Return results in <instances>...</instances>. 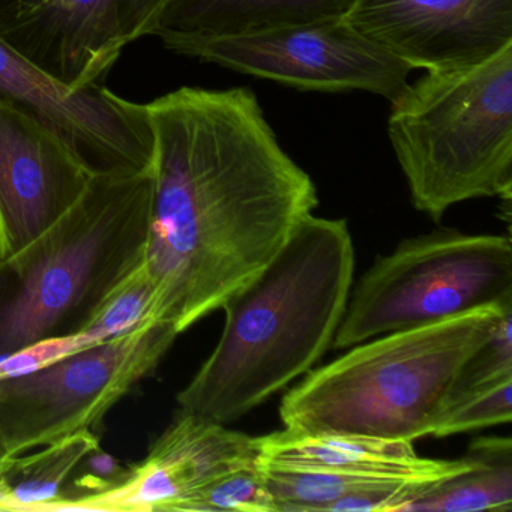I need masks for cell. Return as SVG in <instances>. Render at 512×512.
I'll list each match as a JSON object with an SVG mask.
<instances>
[{
	"instance_id": "3",
	"label": "cell",
	"mask_w": 512,
	"mask_h": 512,
	"mask_svg": "<svg viewBox=\"0 0 512 512\" xmlns=\"http://www.w3.org/2000/svg\"><path fill=\"white\" fill-rule=\"evenodd\" d=\"M152 194L154 170L94 175L58 223L0 260V361L85 329L145 262Z\"/></svg>"
},
{
	"instance_id": "5",
	"label": "cell",
	"mask_w": 512,
	"mask_h": 512,
	"mask_svg": "<svg viewBox=\"0 0 512 512\" xmlns=\"http://www.w3.org/2000/svg\"><path fill=\"white\" fill-rule=\"evenodd\" d=\"M388 137L412 205L431 220L467 200H511L512 44L409 83L391 101Z\"/></svg>"
},
{
	"instance_id": "7",
	"label": "cell",
	"mask_w": 512,
	"mask_h": 512,
	"mask_svg": "<svg viewBox=\"0 0 512 512\" xmlns=\"http://www.w3.org/2000/svg\"><path fill=\"white\" fill-rule=\"evenodd\" d=\"M179 332L151 320L22 373L0 376V434L11 454L94 430L163 361Z\"/></svg>"
},
{
	"instance_id": "18",
	"label": "cell",
	"mask_w": 512,
	"mask_h": 512,
	"mask_svg": "<svg viewBox=\"0 0 512 512\" xmlns=\"http://www.w3.org/2000/svg\"><path fill=\"white\" fill-rule=\"evenodd\" d=\"M262 467L278 512H326L332 503L349 494L400 484V481L332 470L292 469L263 464Z\"/></svg>"
},
{
	"instance_id": "2",
	"label": "cell",
	"mask_w": 512,
	"mask_h": 512,
	"mask_svg": "<svg viewBox=\"0 0 512 512\" xmlns=\"http://www.w3.org/2000/svg\"><path fill=\"white\" fill-rule=\"evenodd\" d=\"M355 274V247L344 220L308 215L280 253L221 310L223 332L179 407L232 424L283 391L334 343Z\"/></svg>"
},
{
	"instance_id": "19",
	"label": "cell",
	"mask_w": 512,
	"mask_h": 512,
	"mask_svg": "<svg viewBox=\"0 0 512 512\" xmlns=\"http://www.w3.org/2000/svg\"><path fill=\"white\" fill-rule=\"evenodd\" d=\"M157 290L145 262L104 299L77 337L85 346L130 334L155 319Z\"/></svg>"
},
{
	"instance_id": "16",
	"label": "cell",
	"mask_w": 512,
	"mask_h": 512,
	"mask_svg": "<svg viewBox=\"0 0 512 512\" xmlns=\"http://www.w3.org/2000/svg\"><path fill=\"white\" fill-rule=\"evenodd\" d=\"M481 466L427 485L398 512H509L512 509V443L508 437H482L470 445Z\"/></svg>"
},
{
	"instance_id": "15",
	"label": "cell",
	"mask_w": 512,
	"mask_h": 512,
	"mask_svg": "<svg viewBox=\"0 0 512 512\" xmlns=\"http://www.w3.org/2000/svg\"><path fill=\"white\" fill-rule=\"evenodd\" d=\"M358 0H169L152 37L178 41L344 19Z\"/></svg>"
},
{
	"instance_id": "20",
	"label": "cell",
	"mask_w": 512,
	"mask_h": 512,
	"mask_svg": "<svg viewBox=\"0 0 512 512\" xmlns=\"http://www.w3.org/2000/svg\"><path fill=\"white\" fill-rule=\"evenodd\" d=\"M511 397L512 376L464 392L449 404L431 436L446 437L508 424L512 419Z\"/></svg>"
},
{
	"instance_id": "4",
	"label": "cell",
	"mask_w": 512,
	"mask_h": 512,
	"mask_svg": "<svg viewBox=\"0 0 512 512\" xmlns=\"http://www.w3.org/2000/svg\"><path fill=\"white\" fill-rule=\"evenodd\" d=\"M508 310L482 308L350 347L284 395V428L407 442L431 436L461 371Z\"/></svg>"
},
{
	"instance_id": "22",
	"label": "cell",
	"mask_w": 512,
	"mask_h": 512,
	"mask_svg": "<svg viewBox=\"0 0 512 512\" xmlns=\"http://www.w3.org/2000/svg\"><path fill=\"white\" fill-rule=\"evenodd\" d=\"M512 376V310L500 314L490 338L461 371L451 403L464 392ZM449 403V404H451Z\"/></svg>"
},
{
	"instance_id": "9",
	"label": "cell",
	"mask_w": 512,
	"mask_h": 512,
	"mask_svg": "<svg viewBox=\"0 0 512 512\" xmlns=\"http://www.w3.org/2000/svg\"><path fill=\"white\" fill-rule=\"evenodd\" d=\"M0 104L55 134L92 175L154 170L148 104L131 103L103 85L70 88L2 37Z\"/></svg>"
},
{
	"instance_id": "17",
	"label": "cell",
	"mask_w": 512,
	"mask_h": 512,
	"mask_svg": "<svg viewBox=\"0 0 512 512\" xmlns=\"http://www.w3.org/2000/svg\"><path fill=\"white\" fill-rule=\"evenodd\" d=\"M97 449L100 437L83 430L37 454L16 455L0 482V511H53L68 479Z\"/></svg>"
},
{
	"instance_id": "21",
	"label": "cell",
	"mask_w": 512,
	"mask_h": 512,
	"mask_svg": "<svg viewBox=\"0 0 512 512\" xmlns=\"http://www.w3.org/2000/svg\"><path fill=\"white\" fill-rule=\"evenodd\" d=\"M190 512H278V508L259 461L215 479L191 503Z\"/></svg>"
},
{
	"instance_id": "6",
	"label": "cell",
	"mask_w": 512,
	"mask_h": 512,
	"mask_svg": "<svg viewBox=\"0 0 512 512\" xmlns=\"http://www.w3.org/2000/svg\"><path fill=\"white\" fill-rule=\"evenodd\" d=\"M490 307H512L511 238L434 230L374 260L350 290L332 347Z\"/></svg>"
},
{
	"instance_id": "12",
	"label": "cell",
	"mask_w": 512,
	"mask_h": 512,
	"mask_svg": "<svg viewBox=\"0 0 512 512\" xmlns=\"http://www.w3.org/2000/svg\"><path fill=\"white\" fill-rule=\"evenodd\" d=\"M346 19L413 70L469 67L512 44V0H358Z\"/></svg>"
},
{
	"instance_id": "11",
	"label": "cell",
	"mask_w": 512,
	"mask_h": 512,
	"mask_svg": "<svg viewBox=\"0 0 512 512\" xmlns=\"http://www.w3.org/2000/svg\"><path fill=\"white\" fill-rule=\"evenodd\" d=\"M259 437L179 410L145 460L124 478L65 511H187L209 484L232 470L259 463Z\"/></svg>"
},
{
	"instance_id": "10",
	"label": "cell",
	"mask_w": 512,
	"mask_h": 512,
	"mask_svg": "<svg viewBox=\"0 0 512 512\" xmlns=\"http://www.w3.org/2000/svg\"><path fill=\"white\" fill-rule=\"evenodd\" d=\"M169 0H0V37L70 88L103 85Z\"/></svg>"
},
{
	"instance_id": "14",
	"label": "cell",
	"mask_w": 512,
	"mask_h": 512,
	"mask_svg": "<svg viewBox=\"0 0 512 512\" xmlns=\"http://www.w3.org/2000/svg\"><path fill=\"white\" fill-rule=\"evenodd\" d=\"M263 466L332 470L388 481L434 484L481 466L482 457L470 448L458 460L424 458L413 442L350 434H307L274 431L259 437Z\"/></svg>"
},
{
	"instance_id": "1",
	"label": "cell",
	"mask_w": 512,
	"mask_h": 512,
	"mask_svg": "<svg viewBox=\"0 0 512 512\" xmlns=\"http://www.w3.org/2000/svg\"><path fill=\"white\" fill-rule=\"evenodd\" d=\"M154 194L145 266L155 319L182 334L259 275L319 205L247 88H181L148 104Z\"/></svg>"
},
{
	"instance_id": "13",
	"label": "cell",
	"mask_w": 512,
	"mask_h": 512,
	"mask_svg": "<svg viewBox=\"0 0 512 512\" xmlns=\"http://www.w3.org/2000/svg\"><path fill=\"white\" fill-rule=\"evenodd\" d=\"M92 176L55 134L0 104V260L58 223Z\"/></svg>"
},
{
	"instance_id": "8",
	"label": "cell",
	"mask_w": 512,
	"mask_h": 512,
	"mask_svg": "<svg viewBox=\"0 0 512 512\" xmlns=\"http://www.w3.org/2000/svg\"><path fill=\"white\" fill-rule=\"evenodd\" d=\"M166 49L299 91H362L391 103L413 68L356 31L346 17L251 34L178 41Z\"/></svg>"
},
{
	"instance_id": "23",
	"label": "cell",
	"mask_w": 512,
	"mask_h": 512,
	"mask_svg": "<svg viewBox=\"0 0 512 512\" xmlns=\"http://www.w3.org/2000/svg\"><path fill=\"white\" fill-rule=\"evenodd\" d=\"M13 458L14 455L11 454L10 449H8L4 436L0 434V482H2V478H4L5 472H7L8 467H10Z\"/></svg>"
}]
</instances>
